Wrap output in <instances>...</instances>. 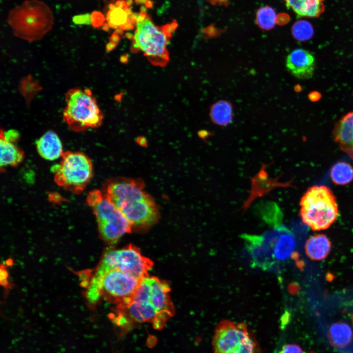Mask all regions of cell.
<instances>
[{"label":"cell","instance_id":"cell-1","mask_svg":"<svg viewBox=\"0 0 353 353\" xmlns=\"http://www.w3.org/2000/svg\"><path fill=\"white\" fill-rule=\"evenodd\" d=\"M173 316L170 303L165 295L152 286L149 277L141 279L132 300L118 305L110 317L120 328L122 337L136 324L151 323L154 328L161 329Z\"/></svg>","mask_w":353,"mask_h":353},{"label":"cell","instance_id":"cell-2","mask_svg":"<svg viewBox=\"0 0 353 353\" xmlns=\"http://www.w3.org/2000/svg\"><path fill=\"white\" fill-rule=\"evenodd\" d=\"M103 194L132 226L146 228L157 222L158 207L152 197L144 191L141 179L118 178L110 180Z\"/></svg>","mask_w":353,"mask_h":353},{"label":"cell","instance_id":"cell-3","mask_svg":"<svg viewBox=\"0 0 353 353\" xmlns=\"http://www.w3.org/2000/svg\"><path fill=\"white\" fill-rule=\"evenodd\" d=\"M7 22L15 36L34 42L51 30L54 18L50 7L44 1L26 0L9 11Z\"/></svg>","mask_w":353,"mask_h":353},{"label":"cell","instance_id":"cell-4","mask_svg":"<svg viewBox=\"0 0 353 353\" xmlns=\"http://www.w3.org/2000/svg\"><path fill=\"white\" fill-rule=\"evenodd\" d=\"M135 22L136 29L132 40L133 50L141 51L154 65L165 66L169 60L167 46L176 27V23L156 26L145 11L135 16Z\"/></svg>","mask_w":353,"mask_h":353},{"label":"cell","instance_id":"cell-5","mask_svg":"<svg viewBox=\"0 0 353 353\" xmlns=\"http://www.w3.org/2000/svg\"><path fill=\"white\" fill-rule=\"evenodd\" d=\"M141 279L116 269L101 273L95 272L87 289L86 298L91 304L102 296L117 305L125 304L132 300Z\"/></svg>","mask_w":353,"mask_h":353},{"label":"cell","instance_id":"cell-6","mask_svg":"<svg viewBox=\"0 0 353 353\" xmlns=\"http://www.w3.org/2000/svg\"><path fill=\"white\" fill-rule=\"evenodd\" d=\"M63 119L71 130L81 132L100 126L103 114L89 89L75 87L65 94Z\"/></svg>","mask_w":353,"mask_h":353},{"label":"cell","instance_id":"cell-7","mask_svg":"<svg viewBox=\"0 0 353 353\" xmlns=\"http://www.w3.org/2000/svg\"><path fill=\"white\" fill-rule=\"evenodd\" d=\"M300 215L303 222L313 230L328 228L338 215L336 199L332 191L324 185L308 188L302 197Z\"/></svg>","mask_w":353,"mask_h":353},{"label":"cell","instance_id":"cell-8","mask_svg":"<svg viewBox=\"0 0 353 353\" xmlns=\"http://www.w3.org/2000/svg\"><path fill=\"white\" fill-rule=\"evenodd\" d=\"M86 202L96 217L101 235L107 243L115 244L131 231V224L103 193L97 189L90 191Z\"/></svg>","mask_w":353,"mask_h":353},{"label":"cell","instance_id":"cell-9","mask_svg":"<svg viewBox=\"0 0 353 353\" xmlns=\"http://www.w3.org/2000/svg\"><path fill=\"white\" fill-rule=\"evenodd\" d=\"M55 182L75 194L81 193L93 177V164L88 156L79 151L64 152L60 163L52 168Z\"/></svg>","mask_w":353,"mask_h":353},{"label":"cell","instance_id":"cell-10","mask_svg":"<svg viewBox=\"0 0 353 353\" xmlns=\"http://www.w3.org/2000/svg\"><path fill=\"white\" fill-rule=\"evenodd\" d=\"M214 353H261L259 344L245 323L220 322L212 338Z\"/></svg>","mask_w":353,"mask_h":353},{"label":"cell","instance_id":"cell-11","mask_svg":"<svg viewBox=\"0 0 353 353\" xmlns=\"http://www.w3.org/2000/svg\"><path fill=\"white\" fill-rule=\"evenodd\" d=\"M152 266L151 259L144 256L137 247L129 244L121 249L105 252L96 272L116 269L141 279L149 277L148 272Z\"/></svg>","mask_w":353,"mask_h":353},{"label":"cell","instance_id":"cell-12","mask_svg":"<svg viewBox=\"0 0 353 353\" xmlns=\"http://www.w3.org/2000/svg\"><path fill=\"white\" fill-rule=\"evenodd\" d=\"M281 224L273 227L271 230L261 235L244 234L241 236L252 267L263 271L278 270L274 252Z\"/></svg>","mask_w":353,"mask_h":353},{"label":"cell","instance_id":"cell-13","mask_svg":"<svg viewBox=\"0 0 353 353\" xmlns=\"http://www.w3.org/2000/svg\"><path fill=\"white\" fill-rule=\"evenodd\" d=\"M316 60L314 55L303 49H297L287 56L286 67L296 77L301 79L311 78L315 71Z\"/></svg>","mask_w":353,"mask_h":353},{"label":"cell","instance_id":"cell-14","mask_svg":"<svg viewBox=\"0 0 353 353\" xmlns=\"http://www.w3.org/2000/svg\"><path fill=\"white\" fill-rule=\"evenodd\" d=\"M333 135L340 149L353 159V112L347 114L336 123Z\"/></svg>","mask_w":353,"mask_h":353},{"label":"cell","instance_id":"cell-15","mask_svg":"<svg viewBox=\"0 0 353 353\" xmlns=\"http://www.w3.org/2000/svg\"><path fill=\"white\" fill-rule=\"evenodd\" d=\"M40 155L48 160H54L61 157L64 152L58 136L52 131H48L36 142Z\"/></svg>","mask_w":353,"mask_h":353},{"label":"cell","instance_id":"cell-16","mask_svg":"<svg viewBox=\"0 0 353 353\" xmlns=\"http://www.w3.org/2000/svg\"><path fill=\"white\" fill-rule=\"evenodd\" d=\"M0 170L6 166L16 167L23 160L24 151L15 143L6 140L3 130L0 134Z\"/></svg>","mask_w":353,"mask_h":353},{"label":"cell","instance_id":"cell-17","mask_svg":"<svg viewBox=\"0 0 353 353\" xmlns=\"http://www.w3.org/2000/svg\"><path fill=\"white\" fill-rule=\"evenodd\" d=\"M106 20L109 27L129 30L134 27L135 18L127 5L124 8H121L111 4Z\"/></svg>","mask_w":353,"mask_h":353},{"label":"cell","instance_id":"cell-18","mask_svg":"<svg viewBox=\"0 0 353 353\" xmlns=\"http://www.w3.org/2000/svg\"><path fill=\"white\" fill-rule=\"evenodd\" d=\"M284 0L287 7L301 17H318L325 10L324 0Z\"/></svg>","mask_w":353,"mask_h":353},{"label":"cell","instance_id":"cell-19","mask_svg":"<svg viewBox=\"0 0 353 353\" xmlns=\"http://www.w3.org/2000/svg\"><path fill=\"white\" fill-rule=\"evenodd\" d=\"M331 249L328 238L322 234L310 237L305 243V250L307 255L311 259L320 260L325 258Z\"/></svg>","mask_w":353,"mask_h":353},{"label":"cell","instance_id":"cell-20","mask_svg":"<svg viewBox=\"0 0 353 353\" xmlns=\"http://www.w3.org/2000/svg\"><path fill=\"white\" fill-rule=\"evenodd\" d=\"M328 336L331 345L336 348H342L347 346L352 342L353 332L347 324L337 322L330 327Z\"/></svg>","mask_w":353,"mask_h":353},{"label":"cell","instance_id":"cell-21","mask_svg":"<svg viewBox=\"0 0 353 353\" xmlns=\"http://www.w3.org/2000/svg\"><path fill=\"white\" fill-rule=\"evenodd\" d=\"M210 117L213 122L220 126L229 124L232 118L231 104L226 101L215 103L211 108Z\"/></svg>","mask_w":353,"mask_h":353},{"label":"cell","instance_id":"cell-22","mask_svg":"<svg viewBox=\"0 0 353 353\" xmlns=\"http://www.w3.org/2000/svg\"><path fill=\"white\" fill-rule=\"evenodd\" d=\"M330 176L333 182L337 185L349 184L353 180V167L345 161H339L331 168Z\"/></svg>","mask_w":353,"mask_h":353},{"label":"cell","instance_id":"cell-23","mask_svg":"<svg viewBox=\"0 0 353 353\" xmlns=\"http://www.w3.org/2000/svg\"><path fill=\"white\" fill-rule=\"evenodd\" d=\"M275 11L269 6H265L258 9L256 13V23L258 26L264 30L273 28L277 23Z\"/></svg>","mask_w":353,"mask_h":353},{"label":"cell","instance_id":"cell-24","mask_svg":"<svg viewBox=\"0 0 353 353\" xmlns=\"http://www.w3.org/2000/svg\"><path fill=\"white\" fill-rule=\"evenodd\" d=\"M292 33L297 40L304 41L312 38L314 30L310 23L304 20L296 22L292 27Z\"/></svg>","mask_w":353,"mask_h":353},{"label":"cell","instance_id":"cell-25","mask_svg":"<svg viewBox=\"0 0 353 353\" xmlns=\"http://www.w3.org/2000/svg\"><path fill=\"white\" fill-rule=\"evenodd\" d=\"M73 22L76 25H89L91 24V14L85 13L74 16Z\"/></svg>","mask_w":353,"mask_h":353},{"label":"cell","instance_id":"cell-26","mask_svg":"<svg viewBox=\"0 0 353 353\" xmlns=\"http://www.w3.org/2000/svg\"><path fill=\"white\" fill-rule=\"evenodd\" d=\"M91 25L95 27L101 26L104 21L103 15L99 11H95L91 14Z\"/></svg>","mask_w":353,"mask_h":353},{"label":"cell","instance_id":"cell-27","mask_svg":"<svg viewBox=\"0 0 353 353\" xmlns=\"http://www.w3.org/2000/svg\"><path fill=\"white\" fill-rule=\"evenodd\" d=\"M280 353H303L302 349L296 344H288L285 345Z\"/></svg>","mask_w":353,"mask_h":353},{"label":"cell","instance_id":"cell-28","mask_svg":"<svg viewBox=\"0 0 353 353\" xmlns=\"http://www.w3.org/2000/svg\"><path fill=\"white\" fill-rule=\"evenodd\" d=\"M3 133L6 140L15 143L17 142L20 137L19 133L15 130H9L6 132L3 130Z\"/></svg>","mask_w":353,"mask_h":353},{"label":"cell","instance_id":"cell-29","mask_svg":"<svg viewBox=\"0 0 353 353\" xmlns=\"http://www.w3.org/2000/svg\"><path fill=\"white\" fill-rule=\"evenodd\" d=\"M211 4L216 5L227 6L230 0H207Z\"/></svg>","mask_w":353,"mask_h":353},{"label":"cell","instance_id":"cell-30","mask_svg":"<svg viewBox=\"0 0 353 353\" xmlns=\"http://www.w3.org/2000/svg\"><path fill=\"white\" fill-rule=\"evenodd\" d=\"M321 97V95L317 92H313L311 93L309 95L310 100L312 101H316L318 100Z\"/></svg>","mask_w":353,"mask_h":353},{"label":"cell","instance_id":"cell-31","mask_svg":"<svg viewBox=\"0 0 353 353\" xmlns=\"http://www.w3.org/2000/svg\"><path fill=\"white\" fill-rule=\"evenodd\" d=\"M136 141L137 144L141 146L146 147L147 145V141L144 137H138Z\"/></svg>","mask_w":353,"mask_h":353},{"label":"cell","instance_id":"cell-32","mask_svg":"<svg viewBox=\"0 0 353 353\" xmlns=\"http://www.w3.org/2000/svg\"><path fill=\"white\" fill-rule=\"evenodd\" d=\"M137 3H144L146 0H136Z\"/></svg>","mask_w":353,"mask_h":353}]
</instances>
